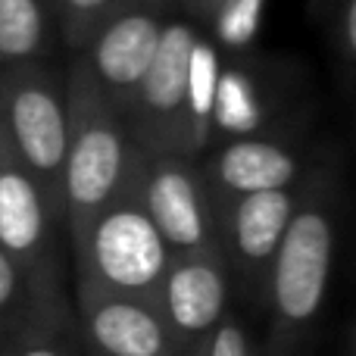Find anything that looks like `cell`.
<instances>
[{
    "instance_id": "6da1fadb",
    "label": "cell",
    "mask_w": 356,
    "mask_h": 356,
    "mask_svg": "<svg viewBox=\"0 0 356 356\" xmlns=\"http://www.w3.org/2000/svg\"><path fill=\"white\" fill-rule=\"evenodd\" d=\"M338 253V209L328 175L313 172L309 191L275 253L266 278L263 309L269 316L259 356H309L322 322Z\"/></svg>"
},
{
    "instance_id": "7a4b0ae2",
    "label": "cell",
    "mask_w": 356,
    "mask_h": 356,
    "mask_svg": "<svg viewBox=\"0 0 356 356\" xmlns=\"http://www.w3.org/2000/svg\"><path fill=\"white\" fill-rule=\"evenodd\" d=\"M69 141L63 163V228L72 250L100 213L131 181L144 150L135 144L122 113L97 91L75 56L66 72Z\"/></svg>"
},
{
    "instance_id": "3957f363",
    "label": "cell",
    "mask_w": 356,
    "mask_h": 356,
    "mask_svg": "<svg viewBox=\"0 0 356 356\" xmlns=\"http://www.w3.org/2000/svg\"><path fill=\"white\" fill-rule=\"evenodd\" d=\"M69 257H72L75 291L156 300L172 253L138 197L135 175L122 194L94 219V225L69 250Z\"/></svg>"
},
{
    "instance_id": "277c9868",
    "label": "cell",
    "mask_w": 356,
    "mask_h": 356,
    "mask_svg": "<svg viewBox=\"0 0 356 356\" xmlns=\"http://www.w3.org/2000/svg\"><path fill=\"white\" fill-rule=\"evenodd\" d=\"M0 125L63 219V163L69 141L66 75L44 63L0 69Z\"/></svg>"
},
{
    "instance_id": "5b68a950",
    "label": "cell",
    "mask_w": 356,
    "mask_h": 356,
    "mask_svg": "<svg viewBox=\"0 0 356 356\" xmlns=\"http://www.w3.org/2000/svg\"><path fill=\"white\" fill-rule=\"evenodd\" d=\"M60 238H66L60 213L0 125V250L22 266L44 300H66V244Z\"/></svg>"
},
{
    "instance_id": "8992f818",
    "label": "cell",
    "mask_w": 356,
    "mask_h": 356,
    "mask_svg": "<svg viewBox=\"0 0 356 356\" xmlns=\"http://www.w3.org/2000/svg\"><path fill=\"white\" fill-rule=\"evenodd\" d=\"M135 191L172 257L222 250L219 207L197 160L181 154H141Z\"/></svg>"
},
{
    "instance_id": "52a82bcc",
    "label": "cell",
    "mask_w": 356,
    "mask_h": 356,
    "mask_svg": "<svg viewBox=\"0 0 356 356\" xmlns=\"http://www.w3.org/2000/svg\"><path fill=\"white\" fill-rule=\"evenodd\" d=\"M197 35L200 25L188 16H169L163 25L156 56L125 116L144 154L188 156V63Z\"/></svg>"
},
{
    "instance_id": "ba28073f",
    "label": "cell",
    "mask_w": 356,
    "mask_h": 356,
    "mask_svg": "<svg viewBox=\"0 0 356 356\" xmlns=\"http://www.w3.org/2000/svg\"><path fill=\"white\" fill-rule=\"evenodd\" d=\"M309 181L313 172L294 188L247 194L219 207V244L232 272V284H238L241 294L259 307L275 253L307 197Z\"/></svg>"
},
{
    "instance_id": "9c48e42d",
    "label": "cell",
    "mask_w": 356,
    "mask_h": 356,
    "mask_svg": "<svg viewBox=\"0 0 356 356\" xmlns=\"http://www.w3.org/2000/svg\"><path fill=\"white\" fill-rule=\"evenodd\" d=\"M197 166L216 207L247 194L294 188L313 172L303 150V135L288 129V122L263 135L216 141Z\"/></svg>"
},
{
    "instance_id": "30bf717a",
    "label": "cell",
    "mask_w": 356,
    "mask_h": 356,
    "mask_svg": "<svg viewBox=\"0 0 356 356\" xmlns=\"http://www.w3.org/2000/svg\"><path fill=\"white\" fill-rule=\"evenodd\" d=\"M166 19L169 16L156 10L129 3L110 22L100 25L79 54L97 91L122 113V119L129 116L141 79L156 56Z\"/></svg>"
},
{
    "instance_id": "8fae6325",
    "label": "cell",
    "mask_w": 356,
    "mask_h": 356,
    "mask_svg": "<svg viewBox=\"0 0 356 356\" xmlns=\"http://www.w3.org/2000/svg\"><path fill=\"white\" fill-rule=\"evenodd\" d=\"M72 316L81 356H191L154 300L75 291Z\"/></svg>"
},
{
    "instance_id": "7c38bea8",
    "label": "cell",
    "mask_w": 356,
    "mask_h": 356,
    "mask_svg": "<svg viewBox=\"0 0 356 356\" xmlns=\"http://www.w3.org/2000/svg\"><path fill=\"white\" fill-rule=\"evenodd\" d=\"M228 300H232V272L222 250H216L172 257L154 303L181 350L197 356L209 334L219 328V322L232 313Z\"/></svg>"
},
{
    "instance_id": "4fadbf2b",
    "label": "cell",
    "mask_w": 356,
    "mask_h": 356,
    "mask_svg": "<svg viewBox=\"0 0 356 356\" xmlns=\"http://www.w3.org/2000/svg\"><path fill=\"white\" fill-rule=\"evenodd\" d=\"M284 88L275 72H263L247 56H222L213 104V144L250 138L284 125Z\"/></svg>"
},
{
    "instance_id": "5bb4252c",
    "label": "cell",
    "mask_w": 356,
    "mask_h": 356,
    "mask_svg": "<svg viewBox=\"0 0 356 356\" xmlns=\"http://www.w3.org/2000/svg\"><path fill=\"white\" fill-rule=\"evenodd\" d=\"M54 31L47 0H0V69L41 63Z\"/></svg>"
},
{
    "instance_id": "9a60e30c",
    "label": "cell",
    "mask_w": 356,
    "mask_h": 356,
    "mask_svg": "<svg viewBox=\"0 0 356 356\" xmlns=\"http://www.w3.org/2000/svg\"><path fill=\"white\" fill-rule=\"evenodd\" d=\"M222 54L207 35H197L188 63V156L200 160L213 147V104L219 85Z\"/></svg>"
},
{
    "instance_id": "2e32d148",
    "label": "cell",
    "mask_w": 356,
    "mask_h": 356,
    "mask_svg": "<svg viewBox=\"0 0 356 356\" xmlns=\"http://www.w3.org/2000/svg\"><path fill=\"white\" fill-rule=\"evenodd\" d=\"M63 307H69V300H44L22 266L6 250H0V347L38 316Z\"/></svg>"
},
{
    "instance_id": "e0dca14e",
    "label": "cell",
    "mask_w": 356,
    "mask_h": 356,
    "mask_svg": "<svg viewBox=\"0 0 356 356\" xmlns=\"http://www.w3.org/2000/svg\"><path fill=\"white\" fill-rule=\"evenodd\" d=\"M266 3L269 0H228L213 13L200 29L222 56H247L263 31Z\"/></svg>"
},
{
    "instance_id": "ac0fdd59",
    "label": "cell",
    "mask_w": 356,
    "mask_h": 356,
    "mask_svg": "<svg viewBox=\"0 0 356 356\" xmlns=\"http://www.w3.org/2000/svg\"><path fill=\"white\" fill-rule=\"evenodd\" d=\"M0 356H81L72 307L38 316L0 347Z\"/></svg>"
},
{
    "instance_id": "d6986e66",
    "label": "cell",
    "mask_w": 356,
    "mask_h": 356,
    "mask_svg": "<svg viewBox=\"0 0 356 356\" xmlns=\"http://www.w3.org/2000/svg\"><path fill=\"white\" fill-rule=\"evenodd\" d=\"M47 6L63 44L81 54L85 44L94 38V31L104 22H110L122 6H129V0H47Z\"/></svg>"
},
{
    "instance_id": "ffe728a7",
    "label": "cell",
    "mask_w": 356,
    "mask_h": 356,
    "mask_svg": "<svg viewBox=\"0 0 356 356\" xmlns=\"http://www.w3.org/2000/svg\"><path fill=\"white\" fill-rule=\"evenodd\" d=\"M200 356H257V350H253V341L247 334V325L234 313H228L219 322V328L209 334Z\"/></svg>"
},
{
    "instance_id": "44dd1931",
    "label": "cell",
    "mask_w": 356,
    "mask_h": 356,
    "mask_svg": "<svg viewBox=\"0 0 356 356\" xmlns=\"http://www.w3.org/2000/svg\"><path fill=\"white\" fill-rule=\"evenodd\" d=\"M334 35H338V50L347 66V75L356 85V0H338Z\"/></svg>"
},
{
    "instance_id": "7402d4cb",
    "label": "cell",
    "mask_w": 356,
    "mask_h": 356,
    "mask_svg": "<svg viewBox=\"0 0 356 356\" xmlns=\"http://www.w3.org/2000/svg\"><path fill=\"white\" fill-rule=\"evenodd\" d=\"M178 3L184 6V13H188L191 22H194V25H203L216 10H219V6H225L228 0H178Z\"/></svg>"
},
{
    "instance_id": "603a6c76",
    "label": "cell",
    "mask_w": 356,
    "mask_h": 356,
    "mask_svg": "<svg viewBox=\"0 0 356 356\" xmlns=\"http://www.w3.org/2000/svg\"><path fill=\"white\" fill-rule=\"evenodd\" d=\"M129 3H135V6H147V10H156V13H163V16H169V10H172L178 0H129Z\"/></svg>"
},
{
    "instance_id": "cb8c5ba5",
    "label": "cell",
    "mask_w": 356,
    "mask_h": 356,
    "mask_svg": "<svg viewBox=\"0 0 356 356\" xmlns=\"http://www.w3.org/2000/svg\"><path fill=\"white\" fill-rule=\"evenodd\" d=\"M353 347H356V334H353Z\"/></svg>"
}]
</instances>
